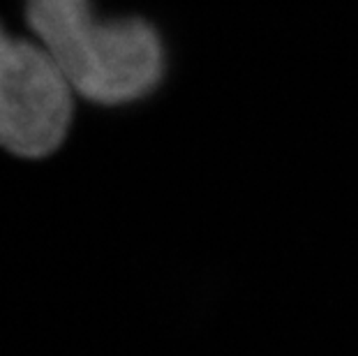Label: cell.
I'll use <instances>...</instances> for the list:
<instances>
[{
    "label": "cell",
    "instance_id": "6da1fadb",
    "mask_svg": "<svg viewBox=\"0 0 358 356\" xmlns=\"http://www.w3.org/2000/svg\"><path fill=\"white\" fill-rule=\"evenodd\" d=\"M26 19L74 93L90 102L127 104L162 81V40L148 21H97L90 0H26Z\"/></svg>",
    "mask_w": 358,
    "mask_h": 356
},
{
    "label": "cell",
    "instance_id": "7a4b0ae2",
    "mask_svg": "<svg viewBox=\"0 0 358 356\" xmlns=\"http://www.w3.org/2000/svg\"><path fill=\"white\" fill-rule=\"evenodd\" d=\"M74 90L40 42L0 24V148L19 157L51 155L72 123Z\"/></svg>",
    "mask_w": 358,
    "mask_h": 356
}]
</instances>
